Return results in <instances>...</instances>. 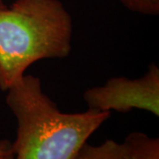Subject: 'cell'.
I'll return each instance as SVG.
<instances>
[{
	"label": "cell",
	"mask_w": 159,
	"mask_h": 159,
	"mask_svg": "<svg viewBox=\"0 0 159 159\" xmlns=\"http://www.w3.org/2000/svg\"><path fill=\"white\" fill-rule=\"evenodd\" d=\"M126 159H159V139L133 132L123 142Z\"/></svg>",
	"instance_id": "4"
},
{
	"label": "cell",
	"mask_w": 159,
	"mask_h": 159,
	"mask_svg": "<svg viewBox=\"0 0 159 159\" xmlns=\"http://www.w3.org/2000/svg\"><path fill=\"white\" fill-rule=\"evenodd\" d=\"M6 102L17 119L11 143L14 159H74L111 112L88 109L66 113L43 90L38 77L24 74L6 90Z\"/></svg>",
	"instance_id": "1"
},
{
	"label": "cell",
	"mask_w": 159,
	"mask_h": 159,
	"mask_svg": "<svg viewBox=\"0 0 159 159\" xmlns=\"http://www.w3.org/2000/svg\"><path fill=\"white\" fill-rule=\"evenodd\" d=\"M73 32L72 16L59 0H16L0 8V89L34 62L68 57Z\"/></svg>",
	"instance_id": "2"
},
{
	"label": "cell",
	"mask_w": 159,
	"mask_h": 159,
	"mask_svg": "<svg viewBox=\"0 0 159 159\" xmlns=\"http://www.w3.org/2000/svg\"><path fill=\"white\" fill-rule=\"evenodd\" d=\"M83 99L90 110L128 112L138 109L158 117V66L156 64L149 65L145 74L136 79L112 77L103 85L87 89Z\"/></svg>",
	"instance_id": "3"
},
{
	"label": "cell",
	"mask_w": 159,
	"mask_h": 159,
	"mask_svg": "<svg viewBox=\"0 0 159 159\" xmlns=\"http://www.w3.org/2000/svg\"><path fill=\"white\" fill-rule=\"evenodd\" d=\"M0 159H14L12 145L8 140L0 141Z\"/></svg>",
	"instance_id": "7"
},
{
	"label": "cell",
	"mask_w": 159,
	"mask_h": 159,
	"mask_svg": "<svg viewBox=\"0 0 159 159\" xmlns=\"http://www.w3.org/2000/svg\"><path fill=\"white\" fill-rule=\"evenodd\" d=\"M6 5L4 4V2L2 1V0H0V8H2V7H5Z\"/></svg>",
	"instance_id": "8"
},
{
	"label": "cell",
	"mask_w": 159,
	"mask_h": 159,
	"mask_svg": "<svg viewBox=\"0 0 159 159\" xmlns=\"http://www.w3.org/2000/svg\"><path fill=\"white\" fill-rule=\"evenodd\" d=\"M130 11L143 15H157L159 13V0H119Z\"/></svg>",
	"instance_id": "6"
},
{
	"label": "cell",
	"mask_w": 159,
	"mask_h": 159,
	"mask_svg": "<svg viewBox=\"0 0 159 159\" xmlns=\"http://www.w3.org/2000/svg\"><path fill=\"white\" fill-rule=\"evenodd\" d=\"M74 159H126V156L123 142L110 139L97 146L86 142Z\"/></svg>",
	"instance_id": "5"
}]
</instances>
